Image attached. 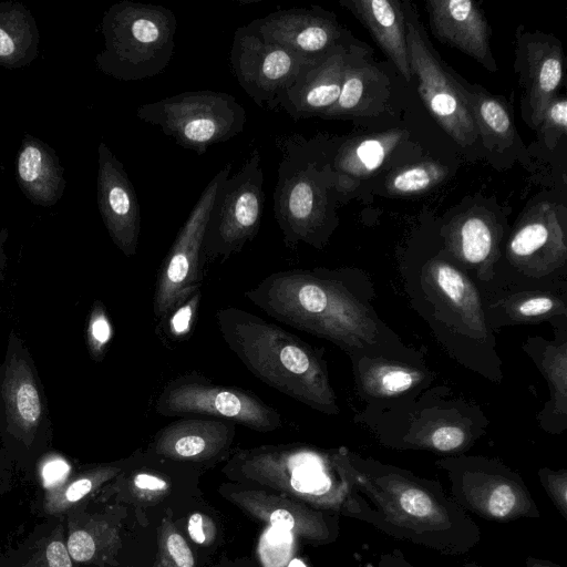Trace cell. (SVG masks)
I'll list each match as a JSON object with an SVG mask.
<instances>
[{
	"label": "cell",
	"instance_id": "35",
	"mask_svg": "<svg viewBox=\"0 0 567 567\" xmlns=\"http://www.w3.org/2000/svg\"><path fill=\"white\" fill-rule=\"evenodd\" d=\"M549 150H554L567 131V101L564 96L555 95L544 107L537 125Z\"/></svg>",
	"mask_w": 567,
	"mask_h": 567
},
{
	"label": "cell",
	"instance_id": "2",
	"mask_svg": "<svg viewBox=\"0 0 567 567\" xmlns=\"http://www.w3.org/2000/svg\"><path fill=\"white\" fill-rule=\"evenodd\" d=\"M216 322L225 343L257 379L315 410L338 413L320 351L281 327L237 307L219 309Z\"/></svg>",
	"mask_w": 567,
	"mask_h": 567
},
{
	"label": "cell",
	"instance_id": "16",
	"mask_svg": "<svg viewBox=\"0 0 567 567\" xmlns=\"http://www.w3.org/2000/svg\"><path fill=\"white\" fill-rule=\"evenodd\" d=\"M349 53L339 44L307 63L293 83L282 90L271 109H282L291 118L321 116L339 97Z\"/></svg>",
	"mask_w": 567,
	"mask_h": 567
},
{
	"label": "cell",
	"instance_id": "37",
	"mask_svg": "<svg viewBox=\"0 0 567 567\" xmlns=\"http://www.w3.org/2000/svg\"><path fill=\"white\" fill-rule=\"evenodd\" d=\"M539 481L558 513L567 520V471L542 468Z\"/></svg>",
	"mask_w": 567,
	"mask_h": 567
},
{
	"label": "cell",
	"instance_id": "25",
	"mask_svg": "<svg viewBox=\"0 0 567 567\" xmlns=\"http://www.w3.org/2000/svg\"><path fill=\"white\" fill-rule=\"evenodd\" d=\"M40 33L32 12L21 2H0V65L16 70L38 56Z\"/></svg>",
	"mask_w": 567,
	"mask_h": 567
},
{
	"label": "cell",
	"instance_id": "38",
	"mask_svg": "<svg viewBox=\"0 0 567 567\" xmlns=\"http://www.w3.org/2000/svg\"><path fill=\"white\" fill-rule=\"evenodd\" d=\"M66 548L72 559L87 561L94 556L95 543L86 530L79 529L69 536Z\"/></svg>",
	"mask_w": 567,
	"mask_h": 567
},
{
	"label": "cell",
	"instance_id": "1",
	"mask_svg": "<svg viewBox=\"0 0 567 567\" xmlns=\"http://www.w3.org/2000/svg\"><path fill=\"white\" fill-rule=\"evenodd\" d=\"M347 477L374 509L373 527L443 555L457 556L481 540L478 525L434 480L339 450Z\"/></svg>",
	"mask_w": 567,
	"mask_h": 567
},
{
	"label": "cell",
	"instance_id": "3",
	"mask_svg": "<svg viewBox=\"0 0 567 567\" xmlns=\"http://www.w3.org/2000/svg\"><path fill=\"white\" fill-rule=\"evenodd\" d=\"M244 295L275 320L346 349L362 348L375 336L367 309L323 269L276 271Z\"/></svg>",
	"mask_w": 567,
	"mask_h": 567
},
{
	"label": "cell",
	"instance_id": "6",
	"mask_svg": "<svg viewBox=\"0 0 567 567\" xmlns=\"http://www.w3.org/2000/svg\"><path fill=\"white\" fill-rule=\"evenodd\" d=\"M0 436L8 450L30 455L52 436V420L35 361L11 330L0 362Z\"/></svg>",
	"mask_w": 567,
	"mask_h": 567
},
{
	"label": "cell",
	"instance_id": "22",
	"mask_svg": "<svg viewBox=\"0 0 567 567\" xmlns=\"http://www.w3.org/2000/svg\"><path fill=\"white\" fill-rule=\"evenodd\" d=\"M402 136L403 131L390 130L343 143L330 164L334 188L351 189L359 179L373 174L401 142Z\"/></svg>",
	"mask_w": 567,
	"mask_h": 567
},
{
	"label": "cell",
	"instance_id": "14",
	"mask_svg": "<svg viewBox=\"0 0 567 567\" xmlns=\"http://www.w3.org/2000/svg\"><path fill=\"white\" fill-rule=\"evenodd\" d=\"M97 207L113 244L126 256L137 251L141 233V209L135 188L122 164L110 147H97Z\"/></svg>",
	"mask_w": 567,
	"mask_h": 567
},
{
	"label": "cell",
	"instance_id": "10",
	"mask_svg": "<svg viewBox=\"0 0 567 567\" xmlns=\"http://www.w3.org/2000/svg\"><path fill=\"white\" fill-rule=\"evenodd\" d=\"M264 205L261 157L254 150L217 193L204 236L205 264L224 262L252 241L261 225Z\"/></svg>",
	"mask_w": 567,
	"mask_h": 567
},
{
	"label": "cell",
	"instance_id": "8",
	"mask_svg": "<svg viewBox=\"0 0 567 567\" xmlns=\"http://www.w3.org/2000/svg\"><path fill=\"white\" fill-rule=\"evenodd\" d=\"M436 465L447 472L451 497L465 513L498 523L540 517L524 480L501 462L462 456Z\"/></svg>",
	"mask_w": 567,
	"mask_h": 567
},
{
	"label": "cell",
	"instance_id": "17",
	"mask_svg": "<svg viewBox=\"0 0 567 567\" xmlns=\"http://www.w3.org/2000/svg\"><path fill=\"white\" fill-rule=\"evenodd\" d=\"M507 254L517 266L543 272L566 259V234L557 207L550 203L534 206L512 234Z\"/></svg>",
	"mask_w": 567,
	"mask_h": 567
},
{
	"label": "cell",
	"instance_id": "45",
	"mask_svg": "<svg viewBox=\"0 0 567 567\" xmlns=\"http://www.w3.org/2000/svg\"><path fill=\"white\" fill-rule=\"evenodd\" d=\"M8 237H9L8 229L2 228L0 230V284L4 279V271H6V266H7V261H8V258H7V255L4 251V244L8 239Z\"/></svg>",
	"mask_w": 567,
	"mask_h": 567
},
{
	"label": "cell",
	"instance_id": "12",
	"mask_svg": "<svg viewBox=\"0 0 567 567\" xmlns=\"http://www.w3.org/2000/svg\"><path fill=\"white\" fill-rule=\"evenodd\" d=\"M404 13L410 66L419 79L423 103L458 145L465 147L473 144L478 135L477 130L450 72L433 54L417 17L406 2Z\"/></svg>",
	"mask_w": 567,
	"mask_h": 567
},
{
	"label": "cell",
	"instance_id": "33",
	"mask_svg": "<svg viewBox=\"0 0 567 567\" xmlns=\"http://www.w3.org/2000/svg\"><path fill=\"white\" fill-rule=\"evenodd\" d=\"M471 434L462 426L454 424L436 425L421 432L409 441L419 449H427L441 453H456L465 450L471 443Z\"/></svg>",
	"mask_w": 567,
	"mask_h": 567
},
{
	"label": "cell",
	"instance_id": "29",
	"mask_svg": "<svg viewBox=\"0 0 567 567\" xmlns=\"http://www.w3.org/2000/svg\"><path fill=\"white\" fill-rule=\"evenodd\" d=\"M423 374L415 369L391 362L375 361L361 373L363 390L373 396H393L415 386Z\"/></svg>",
	"mask_w": 567,
	"mask_h": 567
},
{
	"label": "cell",
	"instance_id": "21",
	"mask_svg": "<svg viewBox=\"0 0 567 567\" xmlns=\"http://www.w3.org/2000/svg\"><path fill=\"white\" fill-rule=\"evenodd\" d=\"M340 4L365 25L402 76L408 81L411 80L405 13L401 2L398 0H342Z\"/></svg>",
	"mask_w": 567,
	"mask_h": 567
},
{
	"label": "cell",
	"instance_id": "9",
	"mask_svg": "<svg viewBox=\"0 0 567 567\" xmlns=\"http://www.w3.org/2000/svg\"><path fill=\"white\" fill-rule=\"evenodd\" d=\"M154 411L166 417L227 420L258 432H271L282 425L280 412L254 392L215 383L197 372L169 380L156 398Z\"/></svg>",
	"mask_w": 567,
	"mask_h": 567
},
{
	"label": "cell",
	"instance_id": "34",
	"mask_svg": "<svg viewBox=\"0 0 567 567\" xmlns=\"http://www.w3.org/2000/svg\"><path fill=\"white\" fill-rule=\"evenodd\" d=\"M113 329L105 310L100 300L92 305L86 327V344L91 358L100 362L104 359L109 344L112 340Z\"/></svg>",
	"mask_w": 567,
	"mask_h": 567
},
{
	"label": "cell",
	"instance_id": "26",
	"mask_svg": "<svg viewBox=\"0 0 567 567\" xmlns=\"http://www.w3.org/2000/svg\"><path fill=\"white\" fill-rule=\"evenodd\" d=\"M454 254L464 262L486 267L497 252V229L493 216L483 207L458 215L449 231Z\"/></svg>",
	"mask_w": 567,
	"mask_h": 567
},
{
	"label": "cell",
	"instance_id": "40",
	"mask_svg": "<svg viewBox=\"0 0 567 567\" xmlns=\"http://www.w3.org/2000/svg\"><path fill=\"white\" fill-rule=\"evenodd\" d=\"M49 567H73L66 546L60 540L51 542L45 550Z\"/></svg>",
	"mask_w": 567,
	"mask_h": 567
},
{
	"label": "cell",
	"instance_id": "5",
	"mask_svg": "<svg viewBox=\"0 0 567 567\" xmlns=\"http://www.w3.org/2000/svg\"><path fill=\"white\" fill-rule=\"evenodd\" d=\"M177 21L159 4L123 0L103 14L104 48L96 68L120 81H141L162 73L175 49Z\"/></svg>",
	"mask_w": 567,
	"mask_h": 567
},
{
	"label": "cell",
	"instance_id": "20",
	"mask_svg": "<svg viewBox=\"0 0 567 567\" xmlns=\"http://www.w3.org/2000/svg\"><path fill=\"white\" fill-rule=\"evenodd\" d=\"M16 179L23 195L41 207L54 206L66 184L55 151L29 133L24 134L17 154Z\"/></svg>",
	"mask_w": 567,
	"mask_h": 567
},
{
	"label": "cell",
	"instance_id": "27",
	"mask_svg": "<svg viewBox=\"0 0 567 567\" xmlns=\"http://www.w3.org/2000/svg\"><path fill=\"white\" fill-rule=\"evenodd\" d=\"M429 275L436 293L477 336L486 334L480 295L471 280L454 266L434 260L429 264Z\"/></svg>",
	"mask_w": 567,
	"mask_h": 567
},
{
	"label": "cell",
	"instance_id": "30",
	"mask_svg": "<svg viewBox=\"0 0 567 567\" xmlns=\"http://www.w3.org/2000/svg\"><path fill=\"white\" fill-rule=\"evenodd\" d=\"M114 472L113 467H97L82 473L69 482L48 489L44 497V509L49 514H59L75 505L87 496L100 482Z\"/></svg>",
	"mask_w": 567,
	"mask_h": 567
},
{
	"label": "cell",
	"instance_id": "46",
	"mask_svg": "<svg viewBox=\"0 0 567 567\" xmlns=\"http://www.w3.org/2000/svg\"><path fill=\"white\" fill-rule=\"evenodd\" d=\"M526 567H563L551 560L528 556L525 561Z\"/></svg>",
	"mask_w": 567,
	"mask_h": 567
},
{
	"label": "cell",
	"instance_id": "15",
	"mask_svg": "<svg viewBox=\"0 0 567 567\" xmlns=\"http://www.w3.org/2000/svg\"><path fill=\"white\" fill-rule=\"evenodd\" d=\"M249 25L307 60H317L340 44L341 28L336 17L320 7L277 10Z\"/></svg>",
	"mask_w": 567,
	"mask_h": 567
},
{
	"label": "cell",
	"instance_id": "43",
	"mask_svg": "<svg viewBox=\"0 0 567 567\" xmlns=\"http://www.w3.org/2000/svg\"><path fill=\"white\" fill-rule=\"evenodd\" d=\"M271 526L276 529L289 532L295 526V519L291 514L285 509H277L270 515Z\"/></svg>",
	"mask_w": 567,
	"mask_h": 567
},
{
	"label": "cell",
	"instance_id": "44",
	"mask_svg": "<svg viewBox=\"0 0 567 567\" xmlns=\"http://www.w3.org/2000/svg\"><path fill=\"white\" fill-rule=\"evenodd\" d=\"M188 535L197 544H203L206 539L203 517L199 513L193 514L188 519Z\"/></svg>",
	"mask_w": 567,
	"mask_h": 567
},
{
	"label": "cell",
	"instance_id": "42",
	"mask_svg": "<svg viewBox=\"0 0 567 567\" xmlns=\"http://www.w3.org/2000/svg\"><path fill=\"white\" fill-rule=\"evenodd\" d=\"M377 567H414L400 549H393L379 557Z\"/></svg>",
	"mask_w": 567,
	"mask_h": 567
},
{
	"label": "cell",
	"instance_id": "11",
	"mask_svg": "<svg viewBox=\"0 0 567 567\" xmlns=\"http://www.w3.org/2000/svg\"><path fill=\"white\" fill-rule=\"evenodd\" d=\"M230 171L227 163L205 186L158 268L153 295V316L158 323L182 296L202 288L204 236L217 193Z\"/></svg>",
	"mask_w": 567,
	"mask_h": 567
},
{
	"label": "cell",
	"instance_id": "7",
	"mask_svg": "<svg viewBox=\"0 0 567 567\" xmlns=\"http://www.w3.org/2000/svg\"><path fill=\"white\" fill-rule=\"evenodd\" d=\"M136 116L158 126L174 142L197 155L241 134L247 115L231 95L210 90L190 91L142 104Z\"/></svg>",
	"mask_w": 567,
	"mask_h": 567
},
{
	"label": "cell",
	"instance_id": "48",
	"mask_svg": "<svg viewBox=\"0 0 567 567\" xmlns=\"http://www.w3.org/2000/svg\"><path fill=\"white\" fill-rule=\"evenodd\" d=\"M461 567H485V566L478 565V564H475V563H467V564H464Z\"/></svg>",
	"mask_w": 567,
	"mask_h": 567
},
{
	"label": "cell",
	"instance_id": "36",
	"mask_svg": "<svg viewBox=\"0 0 567 567\" xmlns=\"http://www.w3.org/2000/svg\"><path fill=\"white\" fill-rule=\"evenodd\" d=\"M559 308H563V305L553 297L548 295H533L516 300L511 306V312L518 320H536L556 313Z\"/></svg>",
	"mask_w": 567,
	"mask_h": 567
},
{
	"label": "cell",
	"instance_id": "31",
	"mask_svg": "<svg viewBox=\"0 0 567 567\" xmlns=\"http://www.w3.org/2000/svg\"><path fill=\"white\" fill-rule=\"evenodd\" d=\"M447 175V167L436 162H421L401 167L386 179L389 193L398 196H409L424 193Z\"/></svg>",
	"mask_w": 567,
	"mask_h": 567
},
{
	"label": "cell",
	"instance_id": "39",
	"mask_svg": "<svg viewBox=\"0 0 567 567\" xmlns=\"http://www.w3.org/2000/svg\"><path fill=\"white\" fill-rule=\"evenodd\" d=\"M167 549L178 567H193L194 558L192 551L181 535H169L167 538Z\"/></svg>",
	"mask_w": 567,
	"mask_h": 567
},
{
	"label": "cell",
	"instance_id": "41",
	"mask_svg": "<svg viewBox=\"0 0 567 567\" xmlns=\"http://www.w3.org/2000/svg\"><path fill=\"white\" fill-rule=\"evenodd\" d=\"M134 485L141 489L164 491L167 483L162 477L150 473H137L133 478Z\"/></svg>",
	"mask_w": 567,
	"mask_h": 567
},
{
	"label": "cell",
	"instance_id": "23",
	"mask_svg": "<svg viewBox=\"0 0 567 567\" xmlns=\"http://www.w3.org/2000/svg\"><path fill=\"white\" fill-rule=\"evenodd\" d=\"M522 55L523 82L536 126L544 107L556 95L563 81V51L559 44L539 40L526 43Z\"/></svg>",
	"mask_w": 567,
	"mask_h": 567
},
{
	"label": "cell",
	"instance_id": "32",
	"mask_svg": "<svg viewBox=\"0 0 567 567\" xmlns=\"http://www.w3.org/2000/svg\"><path fill=\"white\" fill-rule=\"evenodd\" d=\"M200 299L202 290L197 288L186 292L176 301L166 318L158 323V327L164 329L165 339L181 341L192 332Z\"/></svg>",
	"mask_w": 567,
	"mask_h": 567
},
{
	"label": "cell",
	"instance_id": "4",
	"mask_svg": "<svg viewBox=\"0 0 567 567\" xmlns=\"http://www.w3.org/2000/svg\"><path fill=\"white\" fill-rule=\"evenodd\" d=\"M281 153L274 192V214L285 246L300 243L320 248L332 224L330 188L334 187L331 167L320 165L311 142L298 134L276 140Z\"/></svg>",
	"mask_w": 567,
	"mask_h": 567
},
{
	"label": "cell",
	"instance_id": "47",
	"mask_svg": "<svg viewBox=\"0 0 567 567\" xmlns=\"http://www.w3.org/2000/svg\"><path fill=\"white\" fill-rule=\"evenodd\" d=\"M288 567H306V566L303 565V563L301 560L293 559V560L290 561Z\"/></svg>",
	"mask_w": 567,
	"mask_h": 567
},
{
	"label": "cell",
	"instance_id": "13",
	"mask_svg": "<svg viewBox=\"0 0 567 567\" xmlns=\"http://www.w3.org/2000/svg\"><path fill=\"white\" fill-rule=\"evenodd\" d=\"M229 59L241 89L257 105L261 107L266 103L270 109L300 70L315 61L265 39L249 24L236 29Z\"/></svg>",
	"mask_w": 567,
	"mask_h": 567
},
{
	"label": "cell",
	"instance_id": "19",
	"mask_svg": "<svg viewBox=\"0 0 567 567\" xmlns=\"http://www.w3.org/2000/svg\"><path fill=\"white\" fill-rule=\"evenodd\" d=\"M236 423L208 416H186L168 423L154 436L156 454L178 460H205L226 452Z\"/></svg>",
	"mask_w": 567,
	"mask_h": 567
},
{
	"label": "cell",
	"instance_id": "28",
	"mask_svg": "<svg viewBox=\"0 0 567 567\" xmlns=\"http://www.w3.org/2000/svg\"><path fill=\"white\" fill-rule=\"evenodd\" d=\"M451 76L484 145L496 150L508 147L513 143L515 132L509 112L503 100L472 85L462 84L452 74Z\"/></svg>",
	"mask_w": 567,
	"mask_h": 567
},
{
	"label": "cell",
	"instance_id": "24",
	"mask_svg": "<svg viewBox=\"0 0 567 567\" xmlns=\"http://www.w3.org/2000/svg\"><path fill=\"white\" fill-rule=\"evenodd\" d=\"M388 97V79L370 64H357L350 56L336 103L321 117L369 115L378 112Z\"/></svg>",
	"mask_w": 567,
	"mask_h": 567
},
{
	"label": "cell",
	"instance_id": "18",
	"mask_svg": "<svg viewBox=\"0 0 567 567\" xmlns=\"http://www.w3.org/2000/svg\"><path fill=\"white\" fill-rule=\"evenodd\" d=\"M430 25L437 39L457 48L491 71L497 66L489 48L488 24L471 0H427Z\"/></svg>",
	"mask_w": 567,
	"mask_h": 567
}]
</instances>
